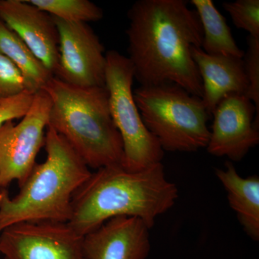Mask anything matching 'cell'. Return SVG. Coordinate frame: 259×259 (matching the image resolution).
Instances as JSON below:
<instances>
[{
    "mask_svg": "<svg viewBox=\"0 0 259 259\" xmlns=\"http://www.w3.org/2000/svg\"><path fill=\"white\" fill-rule=\"evenodd\" d=\"M0 192H1V188H0Z\"/></svg>",
    "mask_w": 259,
    "mask_h": 259,
    "instance_id": "cell-22",
    "label": "cell"
},
{
    "mask_svg": "<svg viewBox=\"0 0 259 259\" xmlns=\"http://www.w3.org/2000/svg\"><path fill=\"white\" fill-rule=\"evenodd\" d=\"M105 87L114 123L123 144L122 166L139 171L161 163L164 151L144 123L135 101L134 70L127 56L118 51L106 53Z\"/></svg>",
    "mask_w": 259,
    "mask_h": 259,
    "instance_id": "cell-6",
    "label": "cell"
},
{
    "mask_svg": "<svg viewBox=\"0 0 259 259\" xmlns=\"http://www.w3.org/2000/svg\"><path fill=\"white\" fill-rule=\"evenodd\" d=\"M198 15L203 39L201 49L211 55L233 56L243 59L245 52L237 45L226 18L212 0L190 2Z\"/></svg>",
    "mask_w": 259,
    "mask_h": 259,
    "instance_id": "cell-15",
    "label": "cell"
},
{
    "mask_svg": "<svg viewBox=\"0 0 259 259\" xmlns=\"http://www.w3.org/2000/svg\"><path fill=\"white\" fill-rule=\"evenodd\" d=\"M0 54L6 56L23 74L35 95L42 90L54 75L34 55L28 46L0 19Z\"/></svg>",
    "mask_w": 259,
    "mask_h": 259,
    "instance_id": "cell-16",
    "label": "cell"
},
{
    "mask_svg": "<svg viewBox=\"0 0 259 259\" xmlns=\"http://www.w3.org/2000/svg\"><path fill=\"white\" fill-rule=\"evenodd\" d=\"M50 97L48 126L66 140L87 166L122 165L123 144L109 107L106 87L80 88L51 78L42 90Z\"/></svg>",
    "mask_w": 259,
    "mask_h": 259,
    "instance_id": "cell-4",
    "label": "cell"
},
{
    "mask_svg": "<svg viewBox=\"0 0 259 259\" xmlns=\"http://www.w3.org/2000/svg\"><path fill=\"white\" fill-rule=\"evenodd\" d=\"M223 6L237 28L245 30L250 36L259 37L258 0H237L224 3Z\"/></svg>",
    "mask_w": 259,
    "mask_h": 259,
    "instance_id": "cell-18",
    "label": "cell"
},
{
    "mask_svg": "<svg viewBox=\"0 0 259 259\" xmlns=\"http://www.w3.org/2000/svg\"><path fill=\"white\" fill-rule=\"evenodd\" d=\"M192 56L202 83V101L212 116L218 103L230 95H244L249 83L243 59L233 56L211 55L201 48H194Z\"/></svg>",
    "mask_w": 259,
    "mask_h": 259,
    "instance_id": "cell-13",
    "label": "cell"
},
{
    "mask_svg": "<svg viewBox=\"0 0 259 259\" xmlns=\"http://www.w3.org/2000/svg\"><path fill=\"white\" fill-rule=\"evenodd\" d=\"M34 95L23 93L0 101V127L5 122L22 119L31 106Z\"/></svg>",
    "mask_w": 259,
    "mask_h": 259,
    "instance_id": "cell-21",
    "label": "cell"
},
{
    "mask_svg": "<svg viewBox=\"0 0 259 259\" xmlns=\"http://www.w3.org/2000/svg\"><path fill=\"white\" fill-rule=\"evenodd\" d=\"M134 96L145 125L163 151L195 152L207 147L212 116L200 97L172 83L140 86Z\"/></svg>",
    "mask_w": 259,
    "mask_h": 259,
    "instance_id": "cell-5",
    "label": "cell"
},
{
    "mask_svg": "<svg viewBox=\"0 0 259 259\" xmlns=\"http://www.w3.org/2000/svg\"><path fill=\"white\" fill-rule=\"evenodd\" d=\"M150 228L141 219L112 218L83 236L87 259H146L149 253Z\"/></svg>",
    "mask_w": 259,
    "mask_h": 259,
    "instance_id": "cell-12",
    "label": "cell"
},
{
    "mask_svg": "<svg viewBox=\"0 0 259 259\" xmlns=\"http://www.w3.org/2000/svg\"><path fill=\"white\" fill-rule=\"evenodd\" d=\"M39 9L64 21L84 23L103 18L101 8L89 0H27Z\"/></svg>",
    "mask_w": 259,
    "mask_h": 259,
    "instance_id": "cell-17",
    "label": "cell"
},
{
    "mask_svg": "<svg viewBox=\"0 0 259 259\" xmlns=\"http://www.w3.org/2000/svg\"><path fill=\"white\" fill-rule=\"evenodd\" d=\"M50 97L44 90L34 95L31 106L18 123L8 121L0 127V188L13 182L25 183L40 148L45 144L50 113Z\"/></svg>",
    "mask_w": 259,
    "mask_h": 259,
    "instance_id": "cell-7",
    "label": "cell"
},
{
    "mask_svg": "<svg viewBox=\"0 0 259 259\" xmlns=\"http://www.w3.org/2000/svg\"><path fill=\"white\" fill-rule=\"evenodd\" d=\"M27 93L32 94L20 70L0 54V101Z\"/></svg>",
    "mask_w": 259,
    "mask_h": 259,
    "instance_id": "cell-19",
    "label": "cell"
},
{
    "mask_svg": "<svg viewBox=\"0 0 259 259\" xmlns=\"http://www.w3.org/2000/svg\"><path fill=\"white\" fill-rule=\"evenodd\" d=\"M207 152L239 161L259 143V113L244 95H230L213 111Z\"/></svg>",
    "mask_w": 259,
    "mask_h": 259,
    "instance_id": "cell-10",
    "label": "cell"
},
{
    "mask_svg": "<svg viewBox=\"0 0 259 259\" xmlns=\"http://www.w3.org/2000/svg\"><path fill=\"white\" fill-rule=\"evenodd\" d=\"M47 158L36 163L13 198L0 192V232L23 222L68 223L76 191L92 172L63 136L47 127Z\"/></svg>",
    "mask_w": 259,
    "mask_h": 259,
    "instance_id": "cell-3",
    "label": "cell"
},
{
    "mask_svg": "<svg viewBox=\"0 0 259 259\" xmlns=\"http://www.w3.org/2000/svg\"><path fill=\"white\" fill-rule=\"evenodd\" d=\"M5 259H87L83 236L68 223L23 222L0 232Z\"/></svg>",
    "mask_w": 259,
    "mask_h": 259,
    "instance_id": "cell-8",
    "label": "cell"
},
{
    "mask_svg": "<svg viewBox=\"0 0 259 259\" xmlns=\"http://www.w3.org/2000/svg\"><path fill=\"white\" fill-rule=\"evenodd\" d=\"M127 17V58L141 86L175 83L202 98V80L192 56L203 39L197 12L185 0H139Z\"/></svg>",
    "mask_w": 259,
    "mask_h": 259,
    "instance_id": "cell-1",
    "label": "cell"
},
{
    "mask_svg": "<svg viewBox=\"0 0 259 259\" xmlns=\"http://www.w3.org/2000/svg\"><path fill=\"white\" fill-rule=\"evenodd\" d=\"M248 49L243 58L249 88L246 97L251 100L259 113V37H247Z\"/></svg>",
    "mask_w": 259,
    "mask_h": 259,
    "instance_id": "cell-20",
    "label": "cell"
},
{
    "mask_svg": "<svg viewBox=\"0 0 259 259\" xmlns=\"http://www.w3.org/2000/svg\"><path fill=\"white\" fill-rule=\"evenodd\" d=\"M53 18L59 34V67L54 76L80 88L105 87L106 54L98 35L88 23Z\"/></svg>",
    "mask_w": 259,
    "mask_h": 259,
    "instance_id": "cell-9",
    "label": "cell"
},
{
    "mask_svg": "<svg viewBox=\"0 0 259 259\" xmlns=\"http://www.w3.org/2000/svg\"><path fill=\"white\" fill-rule=\"evenodd\" d=\"M178 197L162 163L139 171H127L121 164L102 167L74 194L68 223L82 236L120 216L139 218L151 229Z\"/></svg>",
    "mask_w": 259,
    "mask_h": 259,
    "instance_id": "cell-2",
    "label": "cell"
},
{
    "mask_svg": "<svg viewBox=\"0 0 259 259\" xmlns=\"http://www.w3.org/2000/svg\"><path fill=\"white\" fill-rule=\"evenodd\" d=\"M0 19L55 76L59 67V34L53 16L27 0H0Z\"/></svg>",
    "mask_w": 259,
    "mask_h": 259,
    "instance_id": "cell-11",
    "label": "cell"
},
{
    "mask_svg": "<svg viewBox=\"0 0 259 259\" xmlns=\"http://www.w3.org/2000/svg\"><path fill=\"white\" fill-rule=\"evenodd\" d=\"M216 176L228 194L230 206L236 213L246 234L255 241L259 240V177L244 178L238 175L231 161L225 168H217Z\"/></svg>",
    "mask_w": 259,
    "mask_h": 259,
    "instance_id": "cell-14",
    "label": "cell"
}]
</instances>
